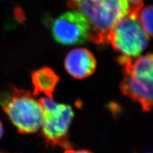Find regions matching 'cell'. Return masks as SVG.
Masks as SVG:
<instances>
[{
  "label": "cell",
  "mask_w": 153,
  "mask_h": 153,
  "mask_svg": "<svg viewBox=\"0 0 153 153\" xmlns=\"http://www.w3.org/2000/svg\"><path fill=\"white\" fill-rule=\"evenodd\" d=\"M43 109L41 135L47 146L72 148L69 140V130L74 117L73 108L68 105L55 102L52 98L39 99Z\"/></svg>",
  "instance_id": "277c9868"
},
{
  "label": "cell",
  "mask_w": 153,
  "mask_h": 153,
  "mask_svg": "<svg viewBox=\"0 0 153 153\" xmlns=\"http://www.w3.org/2000/svg\"><path fill=\"white\" fill-rule=\"evenodd\" d=\"M0 105L19 133L31 134L40 130L43 109L30 92L12 88L0 94Z\"/></svg>",
  "instance_id": "3957f363"
},
{
  "label": "cell",
  "mask_w": 153,
  "mask_h": 153,
  "mask_svg": "<svg viewBox=\"0 0 153 153\" xmlns=\"http://www.w3.org/2000/svg\"><path fill=\"white\" fill-rule=\"evenodd\" d=\"M90 23L77 10L66 12L52 22V35L56 42L65 45L84 44L89 39Z\"/></svg>",
  "instance_id": "8992f818"
},
{
  "label": "cell",
  "mask_w": 153,
  "mask_h": 153,
  "mask_svg": "<svg viewBox=\"0 0 153 153\" xmlns=\"http://www.w3.org/2000/svg\"><path fill=\"white\" fill-rule=\"evenodd\" d=\"M149 153H151V152H149Z\"/></svg>",
  "instance_id": "4fadbf2b"
},
{
  "label": "cell",
  "mask_w": 153,
  "mask_h": 153,
  "mask_svg": "<svg viewBox=\"0 0 153 153\" xmlns=\"http://www.w3.org/2000/svg\"><path fill=\"white\" fill-rule=\"evenodd\" d=\"M127 1H128L129 3L131 4L132 5H137V4L143 3V0H127Z\"/></svg>",
  "instance_id": "8fae6325"
},
{
  "label": "cell",
  "mask_w": 153,
  "mask_h": 153,
  "mask_svg": "<svg viewBox=\"0 0 153 153\" xmlns=\"http://www.w3.org/2000/svg\"><path fill=\"white\" fill-rule=\"evenodd\" d=\"M65 68L71 76L83 79L91 75L97 68V60L93 54L85 48H76L67 54Z\"/></svg>",
  "instance_id": "52a82bcc"
},
{
  "label": "cell",
  "mask_w": 153,
  "mask_h": 153,
  "mask_svg": "<svg viewBox=\"0 0 153 153\" xmlns=\"http://www.w3.org/2000/svg\"><path fill=\"white\" fill-rule=\"evenodd\" d=\"M123 66V79L121 85L123 93L134 102L139 103L144 112L152 107L153 60L152 54L138 59L125 56L118 58Z\"/></svg>",
  "instance_id": "7a4b0ae2"
},
{
  "label": "cell",
  "mask_w": 153,
  "mask_h": 153,
  "mask_svg": "<svg viewBox=\"0 0 153 153\" xmlns=\"http://www.w3.org/2000/svg\"><path fill=\"white\" fill-rule=\"evenodd\" d=\"M149 36L138 22L135 12L131 8L129 13L119 21L107 36L115 51L122 56L135 58L139 56L149 44Z\"/></svg>",
  "instance_id": "5b68a950"
},
{
  "label": "cell",
  "mask_w": 153,
  "mask_h": 153,
  "mask_svg": "<svg viewBox=\"0 0 153 153\" xmlns=\"http://www.w3.org/2000/svg\"><path fill=\"white\" fill-rule=\"evenodd\" d=\"M59 81V76L50 68H42L32 74L33 94H44L52 98L53 93Z\"/></svg>",
  "instance_id": "ba28073f"
},
{
  "label": "cell",
  "mask_w": 153,
  "mask_h": 153,
  "mask_svg": "<svg viewBox=\"0 0 153 153\" xmlns=\"http://www.w3.org/2000/svg\"><path fill=\"white\" fill-rule=\"evenodd\" d=\"M64 153H93L88 150H75L73 148H70V149H67L65 151Z\"/></svg>",
  "instance_id": "30bf717a"
},
{
  "label": "cell",
  "mask_w": 153,
  "mask_h": 153,
  "mask_svg": "<svg viewBox=\"0 0 153 153\" xmlns=\"http://www.w3.org/2000/svg\"><path fill=\"white\" fill-rule=\"evenodd\" d=\"M135 12L136 19L140 26L149 37L152 35V6L143 7V3L131 7Z\"/></svg>",
  "instance_id": "9c48e42d"
},
{
  "label": "cell",
  "mask_w": 153,
  "mask_h": 153,
  "mask_svg": "<svg viewBox=\"0 0 153 153\" xmlns=\"http://www.w3.org/2000/svg\"><path fill=\"white\" fill-rule=\"evenodd\" d=\"M3 134V127L1 121H0V138H1Z\"/></svg>",
  "instance_id": "7c38bea8"
},
{
  "label": "cell",
  "mask_w": 153,
  "mask_h": 153,
  "mask_svg": "<svg viewBox=\"0 0 153 153\" xmlns=\"http://www.w3.org/2000/svg\"><path fill=\"white\" fill-rule=\"evenodd\" d=\"M68 4L88 18L91 26L89 39L98 44L107 42L110 31L131 8L127 0H68Z\"/></svg>",
  "instance_id": "6da1fadb"
}]
</instances>
